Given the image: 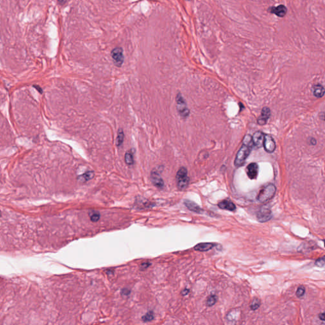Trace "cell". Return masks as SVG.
<instances>
[{"instance_id":"2e32d148","label":"cell","mask_w":325,"mask_h":325,"mask_svg":"<svg viewBox=\"0 0 325 325\" xmlns=\"http://www.w3.org/2000/svg\"><path fill=\"white\" fill-rule=\"evenodd\" d=\"M95 176V173L93 171H87L86 172H85L84 174L80 175L78 176V179L80 181L82 182H88L89 180H90L91 179H92Z\"/></svg>"},{"instance_id":"277c9868","label":"cell","mask_w":325,"mask_h":325,"mask_svg":"<svg viewBox=\"0 0 325 325\" xmlns=\"http://www.w3.org/2000/svg\"><path fill=\"white\" fill-rule=\"evenodd\" d=\"M176 107L179 115L182 118H187L189 115V109L184 97L180 93H177L176 96Z\"/></svg>"},{"instance_id":"9a60e30c","label":"cell","mask_w":325,"mask_h":325,"mask_svg":"<svg viewBox=\"0 0 325 325\" xmlns=\"http://www.w3.org/2000/svg\"><path fill=\"white\" fill-rule=\"evenodd\" d=\"M271 12L279 17H283L287 13V8L283 5H280L276 7H273L270 10Z\"/></svg>"},{"instance_id":"ffe728a7","label":"cell","mask_w":325,"mask_h":325,"mask_svg":"<svg viewBox=\"0 0 325 325\" xmlns=\"http://www.w3.org/2000/svg\"><path fill=\"white\" fill-rule=\"evenodd\" d=\"M89 215H90V220L93 222H97L100 219V217H101V215H100L99 212H96V211H91V212H90L89 213Z\"/></svg>"},{"instance_id":"7c38bea8","label":"cell","mask_w":325,"mask_h":325,"mask_svg":"<svg viewBox=\"0 0 325 325\" xmlns=\"http://www.w3.org/2000/svg\"><path fill=\"white\" fill-rule=\"evenodd\" d=\"M218 207L222 210H229L231 212L234 211L236 208V205L232 201H231L230 200H223V201L220 202L218 204Z\"/></svg>"},{"instance_id":"ac0fdd59","label":"cell","mask_w":325,"mask_h":325,"mask_svg":"<svg viewBox=\"0 0 325 325\" xmlns=\"http://www.w3.org/2000/svg\"><path fill=\"white\" fill-rule=\"evenodd\" d=\"M314 95L317 98H321L324 94V87L321 85H316L314 87Z\"/></svg>"},{"instance_id":"603a6c76","label":"cell","mask_w":325,"mask_h":325,"mask_svg":"<svg viewBox=\"0 0 325 325\" xmlns=\"http://www.w3.org/2000/svg\"><path fill=\"white\" fill-rule=\"evenodd\" d=\"M260 305H261V302H260V300H258V299H253V300L251 304L250 308L251 310L254 311V310L257 309L260 307Z\"/></svg>"},{"instance_id":"83f0119b","label":"cell","mask_w":325,"mask_h":325,"mask_svg":"<svg viewBox=\"0 0 325 325\" xmlns=\"http://www.w3.org/2000/svg\"><path fill=\"white\" fill-rule=\"evenodd\" d=\"M189 290L188 289H185L184 291H182V294L183 295H187L189 294Z\"/></svg>"},{"instance_id":"9c48e42d","label":"cell","mask_w":325,"mask_h":325,"mask_svg":"<svg viewBox=\"0 0 325 325\" xmlns=\"http://www.w3.org/2000/svg\"><path fill=\"white\" fill-rule=\"evenodd\" d=\"M258 172V167L255 162H251L246 168V173L248 177L250 179H255L256 178Z\"/></svg>"},{"instance_id":"f1b7e54d","label":"cell","mask_w":325,"mask_h":325,"mask_svg":"<svg viewBox=\"0 0 325 325\" xmlns=\"http://www.w3.org/2000/svg\"><path fill=\"white\" fill-rule=\"evenodd\" d=\"M319 317L320 320H321V321H324V312H322V313L320 314H319Z\"/></svg>"},{"instance_id":"5b68a950","label":"cell","mask_w":325,"mask_h":325,"mask_svg":"<svg viewBox=\"0 0 325 325\" xmlns=\"http://www.w3.org/2000/svg\"><path fill=\"white\" fill-rule=\"evenodd\" d=\"M162 167L160 166L154 168L151 173V180L152 184L158 189H162L165 187V182L161 177L160 170Z\"/></svg>"},{"instance_id":"44dd1931","label":"cell","mask_w":325,"mask_h":325,"mask_svg":"<svg viewBox=\"0 0 325 325\" xmlns=\"http://www.w3.org/2000/svg\"><path fill=\"white\" fill-rule=\"evenodd\" d=\"M154 318V312L152 311H149L147 313H146L144 316H142V320L144 322H149L152 321Z\"/></svg>"},{"instance_id":"3957f363","label":"cell","mask_w":325,"mask_h":325,"mask_svg":"<svg viewBox=\"0 0 325 325\" xmlns=\"http://www.w3.org/2000/svg\"><path fill=\"white\" fill-rule=\"evenodd\" d=\"M189 182V178L188 177L187 170L185 167H180L176 174V183L177 188L183 190H185Z\"/></svg>"},{"instance_id":"cb8c5ba5","label":"cell","mask_w":325,"mask_h":325,"mask_svg":"<svg viewBox=\"0 0 325 325\" xmlns=\"http://www.w3.org/2000/svg\"><path fill=\"white\" fill-rule=\"evenodd\" d=\"M305 292H306V289H305V288L304 286H300L297 291H296V295L298 297H302L305 294Z\"/></svg>"},{"instance_id":"8992f818","label":"cell","mask_w":325,"mask_h":325,"mask_svg":"<svg viewBox=\"0 0 325 325\" xmlns=\"http://www.w3.org/2000/svg\"><path fill=\"white\" fill-rule=\"evenodd\" d=\"M273 217L272 212L269 207L264 206L261 207L256 213V218L260 222H266L271 219Z\"/></svg>"},{"instance_id":"e0dca14e","label":"cell","mask_w":325,"mask_h":325,"mask_svg":"<svg viewBox=\"0 0 325 325\" xmlns=\"http://www.w3.org/2000/svg\"><path fill=\"white\" fill-rule=\"evenodd\" d=\"M124 159L125 163L127 165L132 166L134 164V153L132 152V150H128L125 152Z\"/></svg>"},{"instance_id":"8fae6325","label":"cell","mask_w":325,"mask_h":325,"mask_svg":"<svg viewBox=\"0 0 325 325\" xmlns=\"http://www.w3.org/2000/svg\"><path fill=\"white\" fill-rule=\"evenodd\" d=\"M271 116V111L268 107H264L262 110L261 115L258 119V124L260 125L266 124Z\"/></svg>"},{"instance_id":"30bf717a","label":"cell","mask_w":325,"mask_h":325,"mask_svg":"<svg viewBox=\"0 0 325 325\" xmlns=\"http://www.w3.org/2000/svg\"><path fill=\"white\" fill-rule=\"evenodd\" d=\"M252 137V141L253 145H255L257 147H261L263 146L264 140V134L260 132H256Z\"/></svg>"},{"instance_id":"6da1fadb","label":"cell","mask_w":325,"mask_h":325,"mask_svg":"<svg viewBox=\"0 0 325 325\" xmlns=\"http://www.w3.org/2000/svg\"><path fill=\"white\" fill-rule=\"evenodd\" d=\"M253 144L252 137L250 135H246L243 140V145L238 151L236 156L234 164L237 167L242 166L246 159L250 154L253 148Z\"/></svg>"},{"instance_id":"ba28073f","label":"cell","mask_w":325,"mask_h":325,"mask_svg":"<svg viewBox=\"0 0 325 325\" xmlns=\"http://www.w3.org/2000/svg\"><path fill=\"white\" fill-rule=\"evenodd\" d=\"M263 146L266 152L269 153L273 152L276 149V143L273 138L269 135H264Z\"/></svg>"},{"instance_id":"5bb4252c","label":"cell","mask_w":325,"mask_h":325,"mask_svg":"<svg viewBox=\"0 0 325 325\" xmlns=\"http://www.w3.org/2000/svg\"><path fill=\"white\" fill-rule=\"evenodd\" d=\"M215 246V243H199L194 246V250L198 251H207L212 250Z\"/></svg>"},{"instance_id":"d6986e66","label":"cell","mask_w":325,"mask_h":325,"mask_svg":"<svg viewBox=\"0 0 325 325\" xmlns=\"http://www.w3.org/2000/svg\"><path fill=\"white\" fill-rule=\"evenodd\" d=\"M124 139V134L123 132V129L122 128H119L117 134V137H116V146L118 147H121L123 142Z\"/></svg>"},{"instance_id":"d4e9b609","label":"cell","mask_w":325,"mask_h":325,"mask_svg":"<svg viewBox=\"0 0 325 325\" xmlns=\"http://www.w3.org/2000/svg\"><path fill=\"white\" fill-rule=\"evenodd\" d=\"M315 265L319 267H323L324 266V257L322 256L315 262Z\"/></svg>"},{"instance_id":"7402d4cb","label":"cell","mask_w":325,"mask_h":325,"mask_svg":"<svg viewBox=\"0 0 325 325\" xmlns=\"http://www.w3.org/2000/svg\"><path fill=\"white\" fill-rule=\"evenodd\" d=\"M217 296L215 295H212L208 297L207 302V304L208 306H212L217 302Z\"/></svg>"},{"instance_id":"4316f807","label":"cell","mask_w":325,"mask_h":325,"mask_svg":"<svg viewBox=\"0 0 325 325\" xmlns=\"http://www.w3.org/2000/svg\"><path fill=\"white\" fill-rule=\"evenodd\" d=\"M150 265H151V264H150V263H149V262L143 263V264H141V267H140V268H141L142 269H147V268Z\"/></svg>"},{"instance_id":"484cf974","label":"cell","mask_w":325,"mask_h":325,"mask_svg":"<svg viewBox=\"0 0 325 325\" xmlns=\"http://www.w3.org/2000/svg\"><path fill=\"white\" fill-rule=\"evenodd\" d=\"M129 294H130V291H129L128 289L124 288V289H123V290L121 291V294L123 295L128 296L129 295Z\"/></svg>"},{"instance_id":"4fadbf2b","label":"cell","mask_w":325,"mask_h":325,"mask_svg":"<svg viewBox=\"0 0 325 325\" xmlns=\"http://www.w3.org/2000/svg\"><path fill=\"white\" fill-rule=\"evenodd\" d=\"M184 205L189 210L194 212L195 213H201L203 212L202 209L200 208V206H198L196 203H195L192 201L185 200L184 201Z\"/></svg>"},{"instance_id":"7a4b0ae2","label":"cell","mask_w":325,"mask_h":325,"mask_svg":"<svg viewBox=\"0 0 325 325\" xmlns=\"http://www.w3.org/2000/svg\"><path fill=\"white\" fill-rule=\"evenodd\" d=\"M276 191V186L270 184L263 187L257 195L256 199L261 203H266L271 200L275 195Z\"/></svg>"},{"instance_id":"52a82bcc","label":"cell","mask_w":325,"mask_h":325,"mask_svg":"<svg viewBox=\"0 0 325 325\" xmlns=\"http://www.w3.org/2000/svg\"><path fill=\"white\" fill-rule=\"evenodd\" d=\"M111 57L116 66L119 68L122 66L124 62L123 50L120 47L115 48L111 52Z\"/></svg>"},{"instance_id":"f546056e","label":"cell","mask_w":325,"mask_h":325,"mask_svg":"<svg viewBox=\"0 0 325 325\" xmlns=\"http://www.w3.org/2000/svg\"><path fill=\"white\" fill-rule=\"evenodd\" d=\"M58 2L60 5H63L66 2V0H58Z\"/></svg>"}]
</instances>
